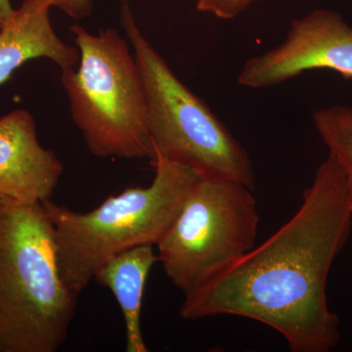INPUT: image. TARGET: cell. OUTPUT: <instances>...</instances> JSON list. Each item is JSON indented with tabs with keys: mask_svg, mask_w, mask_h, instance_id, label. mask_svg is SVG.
I'll list each match as a JSON object with an SVG mask.
<instances>
[{
	"mask_svg": "<svg viewBox=\"0 0 352 352\" xmlns=\"http://www.w3.org/2000/svg\"><path fill=\"white\" fill-rule=\"evenodd\" d=\"M64 166L39 143L32 113L23 109L0 118V199L36 205L50 201Z\"/></svg>",
	"mask_w": 352,
	"mask_h": 352,
	"instance_id": "8",
	"label": "cell"
},
{
	"mask_svg": "<svg viewBox=\"0 0 352 352\" xmlns=\"http://www.w3.org/2000/svg\"><path fill=\"white\" fill-rule=\"evenodd\" d=\"M51 7L44 0H23L0 30V85L28 61L46 58L61 71L76 68L80 51L64 43L53 29Z\"/></svg>",
	"mask_w": 352,
	"mask_h": 352,
	"instance_id": "9",
	"label": "cell"
},
{
	"mask_svg": "<svg viewBox=\"0 0 352 352\" xmlns=\"http://www.w3.org/2000/svg\"><path fill=\"white\" fill-rule=\"evenodd\" d=\"M52 8L56 7L73 19H85L91 15L94 0H44Z\"/></svg>",
	"mask_w": 352,
	"mask_h": 352,
	"instance_id": "13",
	"label": "cell"
},
{
	"mask_svg": "<svg viewBox=\"0 0 352 352\" xmlns=\"http://www.w3.org/2000/svg\"><path fill=\"white\" fill-rule=\"evenodd\" d=\"M14 12L15 9L11 6L10 0H0V30L8 24Z\"/></svg>",
	"mask_w": 352,
	"mask_h": 352,
	"instance_id": "14",
	"label": "cell"
},
{
	"mask_svg": "<svg viewBox=\"0 0 352 352\" xmlns=\"http://www.w3.org/2000/svg\"><path fill=\"white\" fill-rule=\"evenodd\" d=\"M120 20L144 87L155 155L189 166L201 177L232 180L254 190L249 154L145 38L129 0H120Z\"/></svg>",
	"mask_w": 352,
	"mask_h": 352,
	"instance_id": "5",
	"label": "cell"
},
{
	"mask_svg": "<svg viewBox=\"0 0 352 352\" xmlns=\"http://www.w3.org/2000/svg\"><path fill=\"white\" fill-rule=\"evenodd\" d=\"M258 0H199L197 10L210 14L222 20H230L239 16Z\"/></svg>",
	"mask_w": 352,
	"mask_h": 352,
	"instance_id": "12",
	"label": "cell"
},
{
	"mask_svg": "<svg viewBox=\"0 0 352 352\" xmlns=\"http://www.w3.org/2000/svg\"><path fill=\"white\" fill-rule=\"evenodd\" d=\"M314 124L329 154L346 173L352 199V106L319 109L314 113Z\"/></svg>",
	"mask_w": 352,
	"mask_h": 352,
	"instance_id": "11",
	"label": "cell"
},
{
	"mask_svg": "<svg viewBox=\"0 0 352 352\" xmlns=\"http://www.w3.org/2000/svg\"><path fill=\"white\" fill-rule=\"evenodd\" d=\"M78 298L60 273L43 204L0 199V352L57 351Z\"/></svg>",
	"mask_w": 352,
	"mask_h": 352,
	"instance_id": "2",
	"label": "cell"
},
{
	"mask_svg": "<svg viewBox=\"0 0 352 352\" xmlns=\"http://www.w3.org/2000/svg\"><path fill=\"white\" fill-rule=\"evenodd\" d=\"M152 164L156 175L149 186L124 190L90 212L43 203L54 227L60 273L75 295L82 293L109 258L138 245H157L201 178L160 154Z\"/></svg>",
	"mask_w": 352,
	"mask_h": 352,
	"instance_id": "3",
	"label": "cell"
},
{
	"mask_svg": "<svg viewBox=\"0 0 352 352\" xmlns=\"http://www.w3.org/2000/svg\"><path fill=\"white\" fill-rule=\"evenodd\" d=\"M259 214L252 189L201 177L157 244V263L186 296L219 276L256 243Z\"/></svg>",
	"mask_w": 352,
	"mask_h": 352,
	"instance_id": "6",
	"label": "cell"
},
{
	"mask_svg": "<svg viewBox=\"0 0 352 352\" xmlns=\"http://www.w3.org/2000/svg\"><path fill=\"white\" fill-rule=\"evenodd\" d=\"M351 230L346 175L329 154L291 219L219 276L184 296L180 315L186 320L244 317L281 333L293 352L332 351L340 342V321L329 307L326 288Z\"/></svg>",
	"mask_w": 352,
	"mask_h": 352,
	"instance_id": "1",
	"label": "cell"
},
{
	"mask_svg": "<svg viewBox=\"0 0 352 352\" xmlns=\"http://www.w3.org/2000/svg\"><path fill=\"white\" fill-rule=\"evenodd\" d=\"M157 261L154 245H138L109 258L95 273L94 279L110 289L119 303L126 352L149 351L141 329V310L148 275Z\"/></svg>",
	"mask_w": 352,
	"mask_h": 352,
	"instance_id": "10",
	"label": "cell"
},
{
	"mask_svg": "<svg viewBox=\"0 0 352 352\" xmlns=\"http://www.w3.org/2000/svg\"><path fill=\"white\" fill-rule=\"evenodd\" d=\"M320 69L352 80V27L340 14L325 9L293 21L283 43L250 58L237 82L242 87L261 89Z\"/></svg>",
	"mask_w": 352,
	"mask_h": 352,
	"instance_id": "7",
	"label": "cell"
},
{
	"mask_svg": "<svg viewBox=\"0 0 352 352\" xmlns=\"http://www.w3.org/2000/svg\"><path fill=\"white\" fill-rule=\"evenodd\" d=\"M71 32L80 62L78 69L62 71L61 82L88 150L99 157L153 163L144 87L126 39L113 28L91 34L74 25Z\"/></svg>",
	"mask_w": 352,
	"mask_h": 352,
	"instance_id": "4",
	"label": "cell"
}]
</instances>
